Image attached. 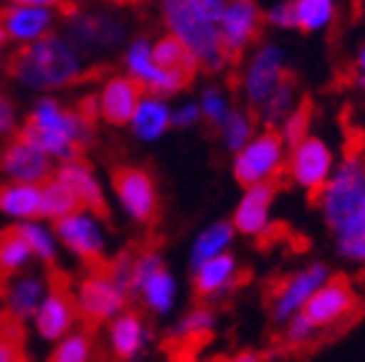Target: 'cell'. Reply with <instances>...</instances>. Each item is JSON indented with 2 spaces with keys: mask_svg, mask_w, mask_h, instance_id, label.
Listing matches in <instances>:
<instances>
[{
  "mask_svg": "<svg viewBox=\"0 0 365 362\" xmlns=\"http://www.w3.org/2000/svg\"><path fill=\"white\" fill-rule=\"evenodd\" d=\"M223 6L226 0H165L160 6L168 36H173L195 58L198 68L211 74L223 71L231 61L218 38Z\"/></svg>",
  "mask_w": 365,
  "mask_h": 362,
  "instance_id": "6da1fadb",
  "label": "cell"
},
{
  "mask_svg": "<svg viewBox=\"0 0 365 362\" xmlns=\"http://www.w3.org/2000/svg\"><path fill=\"white\" fill-rule=\"evenodd\" d=\"M53 165L71 162L94 140V122L79 109L63 107L56 96H38L21 132Z\"/></svg>",
  "mask_w": 365,
  "mask_h": 362,
  "instance_id": "7a4b0ae2",
  "label": "cell"
},
{
  "mask_svg": "<svg viewBox=\"0 0 365 362\" xmlns=\"http://www.w3.org/2000/svg\"><path fill=\"white\" fill-rule=\"evenodd\" d=\"M18 84L38 94H51L58 89H68L84 76V58L63 41V36L51 33L23 46L11 63Z\"/></svg>",
  "mask_w": 365,
  "mask_h": 362,
  "instance_id": "3957f363",
  "label": "cell"
},
{
  "mask_svg": "<svg viewBox=\"0 0 365 362\" xmlns=\"http://www.w3.org/2000/svg\"><path fill=\"white\" fill-rule=\"evenodd\" d=\"M322 218L335 238L365 236V157L348 155L335 165L330 180L317 192Z\"/></svg>",
  "mask_w": 365,
  "mask_h": 362,
  "instance_id": "277c9868",
  "label": "cell"
},
{
  "mask_svg": "<svg viewBox=\"0 0 365 362\" xmlns=\"http://www.w3.org/2000/svg\"><path fill=\"white\" fill-rule=\"evenodd\" d=\"M71 301H74L76 317H81L89 324H104L120 317L127 309L130 291L122 289L104 269H99V272L86 274L76 284L71 291Z\"/></svg>",
  "mask_w": 365,
  "mask_h": 362,
  "instance_id": "5b68a950",
  "label": "cell"
},
{
  "mask_svg": "<svg viewBox=\"0 0 365 362\" xmlns=\"http://www.w3.org/2000/svg\"><path fill=\"white\" fill-rule=\"evenodd\" d=\"M287 165V148L277 137L274 130L259 132L251 137L246 148H241L231 160L234 177L244 187L272 185V180L282 172Z\"/></svg>",
  "mask_w": 365,
  "mask_h": 362,
  "instance_id": "8992f818",
  "label": "cell"
},
{
  "mask_svg": "<svg viewBox=\"0 0 365 362\" xmlns=\"http://www.w3.org/2000/svg\"><path fill=\"white\" fill-rule=\"evenodd\" d=\"M127 38V26L122 18L109 13H71L63 41H66L81 58L86 53H99L117 48Z\"/></svg>",
  "mask_w": 365,
  "mask_h": 362,
  "instance_id": "52a82bcc",
  "label": "cell"
},
{
  "mask_svg": "<svg viewBox=\"0 0 365 362\" xmlns=\"http://www.w3.org/2000/svg\"><path fill=\"white\" fill-rule=\"evenodd\" d=\"M53 233L61 249L79 256L81 261L97 264L107 254V228L102 223V215L91 210H74L71 215L53 223Z\"/></svg>",
  "mask_w": 365,
  "mask_h": 362,
  "instance_id": "ba28073f",
  "label": "cell"
},
{
  "mask_svg": "<svg viewBox=\"0 0 365 362\" xmlns=\"http://www.w3.org/2000/svg\"><path fill=\"white\" fill-rule=\"evenodd\" d=\"M56 3L48 0H18L0 11V29L13 43L31 46L53 33Z\"/></svg>",
  "mask_w": 365,
  "mask_h": 362,
  "instance_id": "9c48e42d",
  "label": "cell"
},
{
  "mask_svg": "<svg viewBox=\"0 0 365 362\" xmlns=\"http://www.w3.org/2000/svg\"><path fill=\"white\" fill-rule=\"evenodd\" d=\"M125 71L127 79L135 81L145 94L153 96H173L180 94L185 86L190 84L188 79H182L178 74H168L163 68H158V63L153 61V41L140 36L132 38L125 48Z\"/></svg>",
  "mask_w": 365,
  "mask_h": 362,
  "instance_id": "30bf717a",
  "label": "cell"
},
{
  "mask_svg": "<svg viewBox=\"0 0 365 362\" xmlns=\"http://www.w3.org/2000/svg\"><path fill=\"white\" fill-rule=\"evenodd\" d=\"M335 152L325 140L319 137H304L299 145L289 150L287 157V172H289L292 182L299 185L307 192H319L330 180L332 170H335Z\"/></svg>",
  "mask_w": 365,
  "mask_h": 362,
  "instance_id": "8fae6325",
  "label": "cell"
},
{
  "mask_svg": "<svg viewBox=\"0 0 365 362\" xmlns=\"http://www.w3.org/2000/svg\"><path fill=\"white\" fill-rule=\"evenodd\" d=\"M284 81V48L279 43H262L246 61L241 89L246 102L262 107Z\"/></svg>",
  "mask_w": 365,
  "mask_h": 362,
  "instance_id": "7c38bea8",
  "label": "cell"
},
{
  "mask_svg": "<svg viewBox=\"0 0 365 362\" xmlns=\"http://www.w3.org/2000/svg\"><path fill=\"white\" fill-rule=\"evenodd\" d=\"M56 165L46 157L34 142L16 135L0 148V172L8 182L18 185H43L51 180Z\"/></svg>",
  "mask_w": 365,
  "mask_h": 362,
  "instance_id": "4fadbf2b",
  "label": "cell"
},
{
  "mask_svg": "<svg viewBox=\"0 0 365 362\" xmlns=\"http://www.w3.org/2000/svg\"><path fill=\"white\" fill-rule=\"evenodd\" d=\"M262 23V8L257 3H251V0H226L221 18H218V38H221L226 56H241L259 36Z\"/></svg>",
  "mask_w": 365,
  "mask_h": 362,
  "instance_id": "5bb4252c",
  "label": "cell"
},
{
  "mask_svg": "<svg viewBox=\"0 0 365 362\" xmlns=\"http://www.w3.org/2000/svg\"><path fill=\"white\" fill-rule=\"evenodd\" d=\"M330 279H332L330 269H327L325 264H309V267H304L302 272L292 274L272 301L274 322L287 324L292 317L302 314L304 304L312 299L314 291H317L319 286H325Z\"/></svg>",
  "mask_w": 365,
  "mask_h": 362,
  "instance_id": "9a60e30c",
  "label": "cell"
},
{
  "mask_svg": "<svg viewBox=\"0 0 365 362\" xmlns=\"http://www.w3.org/2000/svg\"><path fill=\"white\" fill-rule=\"evenodd\" d=\"M114 195L135 223H150L158 213V190L153 177L140 167H122L114 175Z\"/></svg>",
  "mask_w": 365,
  "mask_h": 362,
  "instance_id": "2e32d148",
  "label": "cell"
},
{
  "mask_svg": "<svg viewBox=\"0 0 365 362\" xmlns=\"http://www.w3.org/2000/svg\"><path fill=\"white\" fill-rule=\"evenodd\" d=\"M36 334H38L43 342H53L63 340L68 332L76 329V311H74V301H71V291L61 284H51L48 291H46L43 301L36 309L34 319Z\"/></svg>",
  "mask_w": 365,
  "mask_h": 362,
  "instance_id": "e0dca14e",
  "label": "cell"
},
{
  "mask_svg": "<svg viewBox=\"0 0 365 362\" xmlns=\"http://www.w3.org/2000/svg\"><path fill=\"white\" fill-rule=\"evenodd\" d=\"M48 279L41 276V274H21V276L8 279V284L0 289L3 294V314H6V322L23 327L26 322H31L38 309V304L43 301L46 291H48Z\"/></svg>",
  "mask_w": 365,
  "mask_h": 362,
  "instance_id": "ac0fdd59",
  "label": "cell"
},
{
  "mask_svg": "<svg viewBox=\"0 0 365 362\" xmlns=\"http://www.w3.org/2000/svg\"><path fill=\"white\" fill-rule=\"evenodd\" d=\"M145 91L127 76H109L99 91L94 94V104H97V119H104L107 125L114 127H127L132 114H135L137 104L143 99Z\"/></svg>",
  "mask_w": 365,
  "mask_h": 362,
  "instance_id": "d6986e66",
  "label": "cell"
},
{
  "mask_svg": "<svg viewBox=\"0 0 365 362\" xmlns=\"http://www.w3.org/2000/svg\"><path fill=\"white\" fill-rule=\"evenodd\" d=\"M353 306H355L353 289L345 281L330 279L325 286H319L317 291H314L312 299L304 304L302 314L319 332V329H327V327H332V324L342 322V319L353 311Z\"/></svg>",
  "mask_w": 365,
  "mask_h": 362,
  "instance_id": "ffe728a7",
  "label": "cell"
},
{
  "mask_svg": "<svg viewBox=\"0 0 365 362\" xmlns=\"http://www.w3.org/2000/svg\"><path fill=\"white\" fill-rule=\"evenodd\" d=\"M272 205H274V187L272 185H254L246 187L231 215V228L241 236L259 238L272 226Z\"/></svg>",
  "mask_w": 365,
  "mask_h": 362,
  "instance_id": "44dd1931",
  "label": "cell"
},
{
  "mask_svg": "<svg viewBox=\"0 0 365 362\" xmlns=\"http://www.w3.org/2000/svg\"><path fill=\"white\" fill-rule=\"evenodd\" d=\"M109 350L117 360L135 362L145 355L150 345V329L137 311L125 309L120 317H114L107 329Z\"/></svg>",
  "mask_w": 365,
  "mask_h": 362,
  "instance_id": "7402d4cb",
  "label": "cell"
},
{
  "mask_svg": "<svg viewBox=\"0 0 365 362\" xmlns=\"http://www.w3.org/2000/svg\"><path fill=\"white\" fill-rule=\"evenodd\" d=\"M53 177L58 182L71 190V195L76 198L79 208L91 210V213H99L102 215L104 210V190H102V182H99L97 172L91 170L89 165L84 162L81 157L71 160V162H63L56 165V170H53Z\"/></svg>",
  "mask_w": 365,
  "mask_h": 362,
  "instance_id": "603a6c76",
  "label": "cell"
},
{
  "mask_svg": "<svg viewBox=\"0 0 365 362\" xmlns=\"http://www.w3.org/2000/svg\"><path fill=\"white\" fill-rule=\"evenodd\" d=\"M236 281H239V261L231 251L193 269V286L203 299H218L228 294Z\"/></svg>",
  "mask_w": 365,
  "mask_h": 362,
  "instance_id": "cb8c5ba5",
  "label": "cell"
},
{
  "mask_svg": "<svg viewBox=\"0 0 365 362\" xmlns=\"http://www.w3.org/2000/svg\"><path fill=\"white\" fill-rule=\"evenodd\" d=\"M132 135L143 142H158L160 137L170 130V104L163 96L143 94L140 104H137L135 114H132L130 125Z\"/></svg>",
  "mask_w": 365,
  "mask_h": 362,
  "instance_id": "d4e9b609",
  "label": "cell"
},
{
  "mask_svg": "<svg viewBox=\"0 0 365 362\" xmlns=\"http://www.w3.org/2000/svg\"><path fill=\"white\" fill-rule=\"evenodd\" d=\"M0 215H6L18 226L41 218V185H0Z\"/></svg>",
  "mask_w": 365,
  "mask_h": 362,
  "instance_id": "484cf974",
  "label": "cell"
},
{
  "mask_svg": "<svg viewBox=\"0 0 365 362\" xmlns=\"http://www.w3.org/2000/svg\"><path fill=\"white\" fill-rule=\"evenodd\" d=\"M234 236H236V231L231 228L228 221H216L208 228H203V231L195 236L193 246H190V269L200 267V264L216 259V256L228 254V249L234 244Z\"/></svg>",
  "mask_w": 365,
  "mask_h": 362,
  "instance_id": "4316f807",
  "label": "cell"
},
{
  "mask_svg": "<svg viewBox=\"0 0 365 362\" xmlns=\"http://www.w3.org/2000/svg\"><path fill=\"white\" fill-rule=\"evenodd\" d=\"M137 296H140L145 309H150L153 314H160V317H165V314H170V311L175 309L178 279L173 276L168 269H160L158 274H153V276L140 286Z\"/></svg>",
  "mask_w": 365,
  "mask_h": 362,
  "instance_id": "83f0119b",
  "label": "cell"
},
{
  "mask_svg": "<svg viewBox=\"0 0 365 362\" xmlns=\"http://www.w3.org/2000/svg\"><path fill=\"white\" fill-rule=\"evenodd\" d=\"M153 61L158 63V68H163L168 74H178L188 81L193 79L195 71H198L195 58L168 33L153 41Z\"/></svg>",
  "mask_w": 365,
  "mask_h": 362,
  "instance_id": "f1b7e54d",
  "label": "cell"
},
{
  "mask_svg": "<svg viewBox=\"0 0 365 362\" xmlns=\"http://www.w3.org/2000/svg\"><path fill=\"white\" fill-rule=\"evenodd\" d=\"M13 231L23 238V244L29 246L31 256L34 261H41V264H53L58 259V241H56V233H53V226L43 221H29V223H21L16 226Z\"/></svg>",
  "mask_w": 365,
  "mask_h": 362,
  "instance_id": "f546056e",
  "label": "cell"
},
{
  "mask_svg": "<svg viewBox=\"0 0 365 362\" xmlns=\"http://www.w3.org/2000/svg\"><path fill=\"white\" fill-rule=\"evenodd\" d=\"M297 29L304 33H319L330 29L337 16V3L332 0H292Z\"/></svg>",
  "mask_w": 365,
  "mask_h": 362,
  "instance_id": "4dcf8cb0",
  "label": "cell"
},
{
  "mask_svg": "<svg viewBox=\"0 0 365 362\" xmlns=\"http://www.w3.org/2000/svg\"><path fill=\"white\" fill-rule=\"evenodd\" d=\"M74 210H79V203H76V198L63 182L51 177V180H46L41 185V218L56 223L61 218H66V215H71Z\"/></svg>",
  "mask_w": 365,
  "mask_h": 362,
  "instance_id": "1f68e13d",
  "label": "cell"
},
{
  "mask_svg": "<svg viewBox=\"0 0 365 362\" xmlns=\"http://www.w3.org/2000/svg\"><path fill=\"white\" fill-rule=\"evenodd\" d=\"M31 256L29 246L23 244V238L16 231H8L6 236H0V279H13L29 272Z\"/></svg>",
  "mask_w": 365,
  "mask_h": 362,
  "instance_id": "d6a6232c",
  "label": "cell"
},
{
  "mask_svg": "<svg viewBox=\"0 0 365 362\" xmlns=\"http://www.w3.org/2000/svg\"><path fill=\"white\" fill-rule=\"evenodd\" d=\"M216 327V314L208 306H195V309L185 311L170 329V337L175 342H193L200 340L205 334H211Z\"/></svg>",
  "mask_w": 365,
  "mask_h": 362,
  "instance_id": "836d02e7",
  "label": "cell"
},
{
  "mask_svg": "<svg viewBox=\"0 0 365 362\" xmlns=\"http://www.w3.org/2000/svg\"><path fill=\"white\" fill-rule=\"evenodd\" d=\"M257 109H259V122H262L264 127H269V130H272V127H279L282 122H284V119L297 109L294 84L284 81V84H282L279 89L274 91L267 102H264L262 107H257Z\"/></svg>",
  "mask_w": 365,
  "mask_h": 362,
  "instance_id": "e575fe53",
  "label": "cell"
},
{
  "mask_svg": "<svg viewBox=\"0 0 365 362\" xmlns=\"http://www.w3.org/2000/svg\"><path fill=\"white\" fill-rule=\"evenodd\" d=\"M91 352H94V345H91L89 332L74 329L53 345L48 362H91Z\"/></svg>",
  "mask_w": 365,
  "mask_h": 362,
  "instance_id": "d590c367",
  "label": "cell"
},
{
  "mask_svg": "<svg viewBox=\"0 0 365 362\" xmlns=\"http://www.w3.org/2000/svg\"><path fill=\"white\" fill-rule=\"evenodd\" d=\"M218 130H221L226 150H231L234 155L239 152L241 148H246L251 142V137L257 135V132H254V119H251V114L241 112V109H231V114H228L226 122H223Z\"/></svg>",
  "mask_w": 365,
  "mask_h": 362,
  "instance_id": "8d00e7d4",
  "label": "cell"
},
{
  "mask_svg": "<svg viewBox=\"0 0 365 362\" xmlns=\"http://www.w3.org/2000/svg\"><path fill=\"white\" fill-rule=\"evenodd\" d=\"M277 137H279L287 150H292L294 145H299L304 137H309V109L304 107V104H299V107L277 127Z\"/></svg>",
  "mask_w": 365,
  "mask_h": 362,
  "instance_id": "74e56055",
  "label": "cell"
},
{
  "mask_svg": "<svg viewBox=\"0 0 365 362\" xmlns=\"http://www.w3.org/2000/svg\"><path fill=\"white\" fill-rule=\"evenodd\" d=\"M198 109H200V119H208L213 127H221L228 114H231V102H228V96L223 94L221 89L208 86V89L200 94Z\"/></svg>",
  "mask_w": 365,
  "mask_h": 362,
  "instance_id": "f35d334b",
  "label": "cell"
},
{
  "mask_svg": "<svg viewBox=\"0 0 365 362\" xmlns=\"http://www.w3.org/2000/svg\"><path fill=\"white\" fill-rule=\"evenodd\" d=\"M160 269H165L163 264V256L158 251H145L140 256H132V274H130V296L140 291L145 281H148L153 274H158Z\"/></svg>",
  "mask_w": 365,
  "mask_h": 362,
  "instance_id": "ab89813d",
  "label": "cell"
},
{
  "mask_svg": "<svg viewBox=\"0 0 365 362\" xmlns=\"http://www.w3.org/2000/svg\"><path fill=\"white\" fill-rule=\"evenodd\" d=\"M314 337H317V327H314L304 314H297V317H292L289 322H287V329H284L287 345L302 347V345H309Z\"/></svg>",
  "mask_w": 365,
  "mask_h": 362,
  "instance_id": "60d3db41",
  "label": "cell"
},
{
  "mask_svg": "<svg viewBox=\"0 0 365 362\" xmlns=\"http://www.w3.org/2000/svg\"><path fill=\"white\" fill-rule=\"evenodd\" d=\"M262 18H264V23H269V26H272V29H277V31L297 29V23H294V8H292V3H287V0L272 3V6H269L267 11H262Z\"/></svg>",
  "mask_w": 365,
  "mask_h": 362,
  "instance_id": "b9f144b4",
  "label": "cell"
},
{
  "mask_svg": "<svg viewBox=\"0 0 365 362\" xmlns=\"http://www.w3.org/2000/svg\"><path fill=\"white\" fill-rule=\"evenodd\" d=\"M200 122V109L198 102H180L170 107V127L175 130H188Z\"/></svg>",
  "mask_w": 365,
  "mask_h": 362,
  "instance_id": "7bdbcfd3",
  "label": "cell"
},
{
  "mask_svg": "<svg viewBox=\"0 0 365 362\" xmlns=\"http://www.w3.org/2000/svg\"><path fill=\"white\" fill-rule=\"evenodd\" d=\"M335 251L350 264H365V236L335 238Z\"/></svg>",
  "mask_w": 365,
  "mask_h": 362,
  "instance_id": "ee69618b",
  "label": "cell"
},
{
  "mask_svg": "<svg viewBox=\"0 0 365 362\" xmlns=\"http://www.w3.org/2000/svg\"><path fill=\"white\" fill-rule=\"evenodd\" d=\"M18 132V109L11 102V96L0 91V140H11Z\"/></svg>",
  "mask_w": 365,
  "mask_h": 362,
  "instance_id": "f6af8a7d",
  "label": "cell"
},
{
  "mask_svg": "<svg viewBox=\"0 0 365 362\" xmlns=\"http://www.w3.org/2000/svg\"><path fill=\"white\" fill-rule=\"evenodd\" d=\"M104 272L109 274V276L114 279V281L120 284L122 289H127L130 291V274H132V254H120L117 259L109 264Z\"/></svg>",
  "mask_w": 365,
  "mask_h": 362,
  "instance_id": "bcb514c9",
  "label": "cell"
},
{
  "mask_svg": "<svg viewBox=\"0 0 365 362\" xmlns=\"http://www.w3.org/2000/svg\"><path fill=\"white\" fill-rule=\"evenodd\" d=\"M0 362H26L21 340H8V337L0 340Z\"/></svg>",
  "mask_w": 365,
  "mask_h": 362,
  "instance_id": "7dc6e473",
  "label": "cell"
},
{
  "mask_svg": "<svg viewBox=\"0 0 365 362\" xmlns=\"http://www.w3.org/2000/svg\"><path fill=\"white\" fill-rule=\"evenodd\" d=\"M355 84L365 89V46L358 51V58H355Z\"/></svg>",
  "mask_w": 365,
  "mask_h": 362,
  "instance_id": "c3c4849f",
  "label": "cell"
},
{
  "mask_svg": "<svg viewBox=\"0 0 365 362\" xmlns=\"http://www.w3.org/2000/svg\"><path fill=\"white\" fill-rule=\"evenodd\" d=\"M223 362H262V355H257V352H239V355L228 357Z\"/></svg>",
  "mask_w": 365,
  "mask_h": 362,
  "instance_id": "681fc988",
  "label": "cell"
},
{
  "mask_svg": "<svg viewBox=\"0 0 365 362\" xmlns=\"http://www.w3.org/2000/svg\"><path fill=\"white\" fill-rule=\"evenodd\" d=\"M3 329H6V314H3V294H0V340H3Z\"/></svg>",
  "mask_w": 365,
  "mask_h": 362,
  "instance_id": "f907efd6",
  "label": "cell"
},
{
  "mask_svg": "<svg viewBox=\"0 0 365 362\" xmlns=\"http://www.w3.org/2000/svg\"><path fill=\"white\" fill-rule=\"evenodd\" d=\"M8 46V38H6V33H3V29H0V51Z\"/></svg>",
  "mask_w": 365,
  "mask_h": 362,
  "instance_id": "816d5d0a",
  "label": "cell"
},
{
  "mask_svg": "<svg viewBox=\"0 0 365 362\" xmlns=\"http://www.w3.org/2000/svg\"><path fill=\"white\" fill-rule=\"evenodd\" d=\"M0 68H3V61H0Z\"/></svg>",
  "mask_w": 365,
  "mask_h": 362,
  "instance_id": "f5cc1de1",
  "label": "cell"
}]
</instances>
